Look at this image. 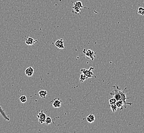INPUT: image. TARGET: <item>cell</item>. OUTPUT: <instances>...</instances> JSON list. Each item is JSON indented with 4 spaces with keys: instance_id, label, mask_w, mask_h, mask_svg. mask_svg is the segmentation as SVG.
I'll return each instance as SVG.
<instances>
[{
    "instance_id": "6",
    "label": "cell",
    "mask_w": 144,
    "mask_h": 133,
    "mask_svg": "<svg viewBox=\"0 0 144 133\" xmlns=\"http://www.w3.org/2000/svg\"><path fill=\"white\" fill-rule=\"evenodd\" d=\"M61 102L62 100H61L60 99H54L52 103V105L54 108H59L61 106Z\"/></svg>"
},
{
    "instance_id": "14",
    "label": "cell",
    "mask_w": 144,
    "mask_h": 133,
    "mask_svg": "<svg viewBox=\"0 0 144 133\" xmlns=\"http://www.w3.org/2000/svg\"><path fill=\"white\" fill-rule=\"evenodd\" d=\"M74 5L77 6V7L79 8H80L81 9H82V8H85L84 6H83V5L82 3V2L81 1H77V2H76L75 3H74Z\"/></svg>"
},
{
    "instance_id": "19",
    "label": "cell",
    "mask_w": 144,
    "mask_h": 133,
    "mask_svg": "<svg viewBox=\"0 0 144 133\" xmlns=\"http://www.w3.org/2000/svg\"><path fill=\"white\" fill-rule=\"evenodd\" d=\"M138 14L141 15H144V8L140 7L138 9Z\"/></svg>"
},
{
    "instance_id": "7",
    "label": "cell",
    "mask_w": 144,
    "mask_h": 133,
    "mask_svg": "<svg viewBox=\"0 0 144 133\" xmlns=\"http://www.w3.org/2000/svg\"><path fill=\"white\" fill-rule=\"evenodd\" d=\"M34 69L32 67H29L27 68L25 70V74L28 77H31L33 75L34 73Z\"/></svg>"
},
{
    "instance_id": "16",
    "label": "cell",
    "mask_w": 144,
    "mask_h": 133,
    "mask_svg": "<svg viewBox=\"0 0 144 133\" xmlns=\"http://www.w3.org/2000/svg\"><path fill=\"white\" fill-rule=\"evenodd\" d=\"M19 99H20V101H21L22 103H25L27 101V97L26 96H25V95H22V96L20 97V98H19Z\"/></svg>"
},
{
    "instance_id": "18",
    "label": "cell",
    "mask_w": 144,
    "mask_h": 133,
    "mask_svg": "<svg viewBox=\"0 0 144 133\" xmlns=\"http://www.w3.org/2000/svg\"><path fill=\"white\" fill-rule=\"evenodd\" d=\"M52 122V119H51V118L50 117H47L46 121H45L46 124L48 125L51 124Z\"/></svg>"
},
{
    "instance_id": "3",
    "label": "cell",
    "mask_w": 144,
    "mask_h": 133,
    "mask_svg": "<svg viewBox=\"0 0 144 133\" xmlns=\"http://www.w3.org/2000/svg\"><path fill=\"white\" fill-rule=\"evenodd\" d=\"M94 68L93 67H91L89 69H81L80 70L81 72L83 73L84 74L86 75V76L87 77V78H91L92 77H95L94 74L93 72L92 71V70H94Z\"/></svg>"
},
{
    "instance_id": "9",
    "label": "cell",
    "mask_w": 144,
    "mask_h": 133,
    "mask_svg": "<svg viewBox=\"0 0 144 133\" xmlns=\"http://www.w3.org/2000/svg\"><path fill=\"white\" fill-rule=\"evenodd\" d=\"M0 114H1V116H2V117L4 119H5L6 120H7V121L10 120V118H9L8 115H7V114H6L5 112L4 111V110L3 109L2 107L1 106V105H0Z\"/></svg>"
},
{
    "instance_id": "8",
    "label": "cell",
    "mask_w": 144,
    "mask_h": 133,
    "mask_svg": "<svg viewBox=\"0 0 144 133\" xmlns=\"http://www.w3.org/2000/svg\"><path fill=\"white\" fill-rule=\"evenodd\" d=\"M37 41V40H34V38H32L31 37H28L26 38V40L25 43L27 45L31 46V45H33L34 43H35Z\"/></svg>"
},
{
    "instance_id": "2",
    "label": "cell",
    "mask_w": 144,
    "mask_h": 133,
    "mask_svg": "<svg viewBox=\"0 0 144 133\" xmlns=\"http://www.w3.org/2000/svg\"><path fill=\"white\" fill-rule=\"evenodd\" d=\"M83 53L84 54L85 57L87 58V59L90 60L92 61L94 60V58L96 57V53L90 49H84L83 50Z\"/></svg>"
},
{
    "instance_id": "12",
    "label": "cell",
    "mask_w": 144,
    "mask_h": 133,
    "mask_svg": "<svg viewBox=\"0 0 144 133\" xmlns=\"http://www.w3.org/2000/svg\"><path fill=\"white\" fill-rule=\"evenodd\" d=\"M86 119H87V121L89 123H92L95 120V117L94 115L90 114L87 117V118Z\"/></svg>"
},
{
    "instance_id": "17",
    "label": "cell",
    "mask_w": 144,
    "mask_h": 133,
    "mask_svg": "<svg viewBox=\"0 0 144 133\" xmlns=\"http://www.w3.org/2000/svg\"><path fill=\"white\" fill-rule=\"evenodd\" d=\"M118 106L116 105V104H113V105H110V109L111 110V111H113V113L116 112L117 111L118 109Z\"/></svg>"
},
{
    "instance_id": "20",
    "label": "cell",
    "mask_w": 144,
    "mask_h": 133,
    "mask_svg": "<svg viewBox=\"0 0 144 133\" xmlns=\"http://www.w3.org/2000/svg\"><path fill=\"white\" fill-rule=\"evenodd\" d=\"M117 101V100L114 98H113L110 99L109 100V104L110 105H113V104H116Z\"/></svg>"
},
{
    "instance_id": "10",
    "label": "cell",
    "mask_w": 144,
    "mask_h": 133,
    "mask_svg": "<svg viewBox=\"0 0 144 133\" xmlns=\"http://www.w3.org/2000/svg\"><path fill=\"white\" fill-rule=\"evenodd\" d=\"M116 105H117L118 108H120L121 110H122L123 109V108H126L124 103L122 100H118V101H117L116 102Z\"/></svg>"
},
{
    "instance_id": "13",
    "label": "cell",
    "mask_w": 144,
    "mask_h": 133,
    "mask_svg": "<svg viewBox=\"0 0 144 133\" xmlns=\"http://www.w3.org/2000/svg\"><path fill=\"white\" fill-rule=\"evenodd\" d=\"M72 8L73 9V12L75 13V14H79L81 12V9L80 8H79L78 7H77V6H74V5L73 7H72Z\"/></svg>"
},
{
    "instance_id": "15",
    "label": "cell",
    "mask_w": 144,
    "mask_h": 133,
    "mask_svg": "<svg viewBox=\"0 0 144 133\" xmlns=\"http://www.w3.org/2000/svg\"><path fill=\"white\" fill-rule=\"evenodd\" d=\"M87 79V77L86 76V75L85 74H84L83 73H82L81 74L80 76V78H79V80L80 82H84V81Z\"/></svg>"
},
{
    "instance_id": "11",
    "label": "cell",
    "mask_w": 144,
    "mask_h": 133,
    "mask_svg": "<svg viewBox=\"0 0 144 133\" xmlns=\"http://www.w3.org/2000/svg\"><path fill=\"white\" fill-rule=\"evenodd\" d=\"M48 92L46 90H41L40 91H39V92H38V94H39V96L41 97V98H46V95L48 94Z\"/></svg>"
},
{
    "instance_id": "4",
    "label": "cell",
    "mask_w": 144,
    "mask_h": 133,
    "mask_svg": "<svg viewBox=\"0 0 144 133\" xmlns=\"http://www.w3.org/2000/svg\"><path fill=\"white\" fill-rule=\"evenodd\" d=\"M37 118H38V121H39V124H43L44 123H45L46 119L47 118L46 115L44 113L43 110L38 113V114L37 115Z\"/></svg>"
},
{
    "instance_id": "5",
    "label": "cell",
    "mask_w": 144,
    "mask_h": 133,
    "mask_svg": "<svg viewBox=\"0 0 144 133\" xmlns=\"http://www.w3.org/2000/svg\"><path fill=\"white\" fill-rule=\"evenodd\" d=\"M55 45L56 47L60 49H63L65 48L63 39H60V40L56 41L55 43Z\"/></svg>"
},
{
    "instance_id": "1",
    "label": "cell",
    "mask_w": 144,
    "mask_h": 133,
    "mask_svg": "<svg viewBox=\"0 0 144 133\" xmlns=\"http://www.w3.org/2000/svg\"><path fill=\"white\" fill-rule=\"evenodd\" d=\"M114 90L113 91L110 93V95L111 96H113V98L116 99L117 101L118 100H121V94L120 92L121 89L118 86H113Z\"/></svg>"
}]
</instances>
